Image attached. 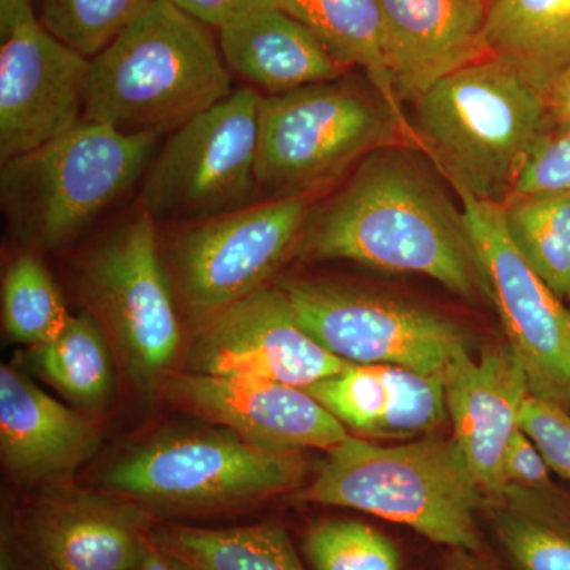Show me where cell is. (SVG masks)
<instances>
[{
	"label": "cell",
	"instance_id": "obj_1",
	"mask_svg": "<svg viewBox=\"0 0 570 570\" xmlns=\"http://www.w3.org/2000/svg\"><path fill=\"white\" fill-rule=\"evenodd\" d=\"M415 151L395 145L365 157L311 213L298 253L428 276L461 298L489 295L463 209Z\"/></svg>",
	"mask_w": 570,
	"mask_h": 570
},
{
	"label": "cell",
	"instance_id": "obj_2",
	"mask_svg": "<svg viewBox=\"0 0 570 570\" xmlns=\"http://www.w3.org/2000/svg\"><path fill=\"white\" fill-rule=\"evenodd\" d=\"M232 92L208 26L170 0H153L91 59L82 121L160 138Z\"/></svg>",
	"mask_w": 570,
	"mask_h": 570
},
{
	"label": "cell",
	"instance_id": "obj_3",
	"mask_svg": "<svg viewBox=\"0 0 570 570\" xmlns=\"http://www.w3.org/2000/svg\"><path fill=\"white\" fill-rule=\"evenodd\" d=\"M551 119L549 92L515 62L490 55L423 94L411 126L455 193L502 205Z\"/></svg>",
	"mask_w": 570,
	"mask_h": 570
},
{
	"label": "cell",
	"instance_id": "obj_4",
	"mask_svg": "<svg viewBox=\"0 0 570 570\" xmlns=\"http://www.w3.org/2000/svg\"><path fill=\"white\" fill-rule=\"evenodd\" d=\"M295 501L358 510L444 549L487 550L480 524L485 498L453 438L379 445L348 436L326 452Z\"/></svg>",
	"mask_w": 570,
	"mask_h": 570
},
{
	"label": "cell",
	"instance_id": "obj_5",
	"mask_svg": "<svg viewBox=\"0 0 570 570\" xmlns=\"http://www.w3.org/2000/svg\"><path fill=\"white\" fill-rule=\"evenodd\" d=\"M419 148L401 107L352 82L262 96L257 181L269 200L314 195L377 149Z\"/></svg>",
	"mask_w": 570,
	"mask_h": 570
},
{
	"label": "cell",
	"instance_id": "obj_6",
	"mask_svg": "<svg viewBox=\"0 0 570 570\" xmlns=\"http://www.w3.org/2000/svg\"><path fill=\"white\" fill-rule=\"evenodd\" d=\"M157 140L82 121L2 163L0 205L10 230L36 249L69 245L138 181Z\"/></svg>",
	"mask_w": 570,
	"mask_h": 570
},
{
	"label": "cell",
	"instance_id": "obj_7",
	"mask_svg": "<svg viewBox=\"0 0 570 570\" xmlns=\"http://www.w3.org/2000/svg\"><path fill=\"white\" fill-rule=\"evenodd\" d=\"M299 452L258 448L232 431L164 434L116 461L104 487L146 509L212 512L302 485Z\"/></svg>",
	"mask_w": 570,
	"mask_h": 570
},
{
	"label": "cell",
	"instance_id": "obj_8",
	"mask_svg": "<svg viewBox=\"0 0 570 570\" xmlns=\"http://www.w3.org/2000/svg\"><path fill=\"white\" fill-rule=\"evenodd\" d=\"M261 99L236 89L168 135L142 184L154 223H202L255 205Z\"/></svg>",
	"mask_w": 570,
	"mask_h": 570
},
{
	"label": "cell",
	"instance_id": "obj_9",
	"mask_svg": "<svg viewBox=\"0 0 570 570\" xmlns=\"http://www.w3.org/2000/svg\"><path fill=\"white\" fill-rule=\"evenodd\" d=\"M156 225L141 212L104 239L81 269L88 311L141 390L163 379L181 346L174 283Z\"/></svg>",
	"mask_w": 570,
	"mask_h": 570
},
{
	"label": "cell",
	"instance_id": "obj_10",
	"mask_svg": "<svg viewBox=\"0 0 570 570\" xmlns=\"http://www.w3.org/2000/svg\"><path fill=\"white\" fill-rule=\"evenodd\" d=\"M303 328L351 365H395L441 374L469 351L466 332L450 318L333 281L277 284Z\"/></svg>",
	"mask_w": 570,
	"mask_h": 570
},
{
	"label": "cell",
	"instance_id": "obj_11",
	"mask_svg": "<svg viewBox=\"0 0 570 570\" xmlns=\"http://www.w3.org/2000/svg\"><path fill=\"white\" fill-rule=\"evenodd\" d=\"M313 195L277 198L195 223L171 243L175 294L194 317L213 316L254 292L298 253Z\"/></svg>",
	"mask_w": 570,
	"mask_h": 570
},
{
	"label": "cell",
	"instance_id": "obj_12",
	"mask_svg": "<svg viewBox=\"0 0 570 570\" xmlns=\"http://www.w3.org/2000/svg\"><path fill=\"white\" fill-rule=\"evenodd\" d=\"M480 269L531 395L570 412V307L524 261L501 205L456 190Z\"/></svg>",
	"mask_w": 570,
	"mask_h": 570
},
{
	"label": "cell",
	"instance_id": "obj_13",
	"mask_svg": "<svg viewBox=\"0 0 570 570\" xmlns=\"http://www.w3.org/2000/svg\"><path fill=\"white\" fill-rule=\"evenodd\" d=\"M91 59L45 28L33 0H0V163L80 126Z\"/></svg>",
	"mask_w": 570,
	"mask_h": 570
},
{
	"label": "cell",
	"instance_id": "obj_14",
	"mask_svg": "<svg viewBox=\"0 0 570 570\" xmlns=\"http://www.w3.org/2000/svg\"><path fill=\"white\" fill-rule=\"evenodd\" d=\"M200 322L190 347L193 373L305 389L352 366L303 328L279 285H266Z\"/></svg>",
	"mask_w": 570,
	"mask_h": 570
},
{
	"label": "cell",
	"instance_id": "obj_15",
	"mask_svg": "<svg viewBox=\"0 0 570 570\" xmlns=\"http://www.w3.org/2000/svg\"><path fill=\"white\" fill-rule=\"evenodd\" d=\"M156 524L130 499L56 487L28 510L21 535L47 570H140Z\"/></svg>",
	"mask_w": 570,
	"mask_h": 570
},
{
	"label": "cell",
	"instance_id": "obj_16",
	"mask_svg": "<svg viewBox=\"0 0 570 570\" xmlns=\"http://www.w3.org/2000/svg\"><path fill=\"white\" fill-rule=\"evenodd\" d=\"M183 411L238 434L258 448L302 452L335 449L347 428L305 389L265 381H238L186 373L165 384Z\"/></svg>",
	"mask_w": 570,
	"mask_h": 570
},
{
	"label": "cell",
	"instance_id": "obj_17",
	"mask_svg": "<svg viewBox=\"0 0 570 570\" xmlns=\"http://www.w3.org/2000/svg\"><path fill=\"white\" fill-rule=\"evenodd\" d=\"M382 51L396 99L415 104L438 81L490 56L491 0H377Z\"/></svg>",
	"mask_w": 570,
	"mask_h": 570
},
{
	"label": "cell",
	"instance_id": "obj_18",
	"mask_svg": "<svg viewBox=\"0 0 570 570\" xmlns=\"http://www.w3.org/2000/svg\"><path fill=\"white\" fill-rule=\"evenodd\" d=\"M445 406L453 439L483 498L505 489L502 460L531 395L527 373L512 348H489L479 358L461 352L444 371Z\"/></svg>",
	"mask_w": 570,
	"mask_h": 570
},
{
	"label": "cell",
	"instance_id": "obj_19",
	"mask_svg": "<svg viewBox=\"0 0 570 570\" xmlns=\"http://www.w3.org/2000/svg\"><path fill=\"white\" fill-rule=\"evenodd\" d=\"M347 430L376 439L417 438L449 419L444 376L395 365H352L307 385Z\"/></svg>",
	"mask_w": 570,
	"mask_h": 570
},
{
	"label": "cell",
	"instance_id": "obj_20",
	"mask_svg": "<svg viewBox=\"0 0 570 570\" xmlns=\"http://www.w3.org/2000/svg\"><path fill=\"white\" fill-rule=\"evenodd\" d=\"M217 43L228 69L268 96L336 81L347 70L273 0H249L220 26Z\"/></svg>",
	"mask_w": 570,
	"mask_h": 570
},
{
	"label": "cell",
	"instance_id": "obj_21",
	"mask_svg": "<svg viewBox=\"0 0 570 570\" xmlns=\"http://www.w3.org/2000/svg\"><path fill=\"white\" fill-rule=\"evenodd\" d=\"M100 444L92 420L47 395L20 371L0 367V452L20 480L58 478L85 463Z\"/></svg>",
	"mask_w": 570,
	"mask_h": 570
},
{
	"label": "cell",
	"instance_id": "obj_22",
	"mask_svg": "<svg viewBox=\"0 0 570 570\" xmlns=\"http://www.w3.org/2000/svg\"><path fill=\"white\" fill-rule=\"evenodd\" d=\"M480 519L505 569L570 570V497L557 487L508 485L485 499Z\"/></svg>",
	"mask_w": 570,
	"mask_h": 570
},
{
	"label": "cell",
	"instance_id": "obj_23",
	"mask_svg": "<svg viewBox=\"0 0 570 570\" xmlns=\"http://www.w3.org/2000/svg\"><path fill=\"white\" fill-rule=\"evenodd\" d=\"M487 45L549 92L570 69V0H491Z\"/></svg>",
	"mask_w": 570,
	"mask_h": 570
},
{
	"label": "cell",
	"instance_id": "obj_24",
	"mask_svg": "<svg viewBox=\"0 0 570 570\" xmlns=\"http://www.w3.org/2000/svg\"><path fill=\"white\" fill-rule=\"evenodd\" d=\"M151 539L195 570H309L277 523L234 528L157 523Z\"/></svg>",
	"mask_w": 570,
	"mask_h": 570
},
{
	"label": "cell",
	"instance_id": "obj_25",
	"mask_svg": "<svg viewBox=\"0 0 570 570\" xmlns=\"http://www.w3.org/2000/svg\"><path fill=\"white\" fill-rule=\"evenodd\" d=\"M316 33L341 66L360 67L385 99L401 107L382 51L377 0H273Z\"/></svg>",
	"mask_w": 570,
	"mask_h": 570
},
{
	"label": "cell",
	"instance_id": "obj_26",
	"mask_svg": "<svg viewBox=\"0 0 570 570\" xmlns=\"http://www.w3.org/2000/svg\"><path fill=\"white\" fill-rule=\"evenodd\" d=\"M41 376L78 406L99 411L115 384L110 340L88 309L71 316L50 343L33 347Z\"/></svg>",
	"mask_w": 570,
	"mask_h": 570
},
{
	"label": "cell",
	"instance_id": "obj_27",
	"mask_svg": "<svg viewBox=\"0 0 570 570\" xmlns=\"http://www.w3.org/2000/svg\"><path fill=\"white\" fill-rule=\"evenodd\" d=\"M501 209L513 245L566 302L570 292V193L512 194Z\"/></svg>",
	"mask_w": 570,
	"mask_h": 570
},
{
	"label": "cell",
	"instance_id": "obj_28",
	"mask_svg": "<svg viewBox=\"0 0 570 570\" xmlns=\"http://www.w3.org/2000/svg\"><path fill=\"white\" fill-rule=\"evenodd\" d=\"M2 318L11 340L32 347L50 343L69 324L61 292L36 255H20L7 269Z\"/></svg>",
	"mask_w": 570,
	"mask_h": 570
},
{
	"label": "cell",
	"instance_id": "obj_29",
	"mask_svg": "<svg viewBox=\"0 0 570 570\" xmlns=\"http://www.w3.org/2000/svg\"><path fill=\"white\" fill-rule=\"evenodd\" d=\"M302 551L309 570H404L395 539L354 519H322L306 528Z\"/></svg>",
	"mask_w": 570,
	"mask_h": 570
},
{
	"label": "cell",
	"instance_id": "obj_30",
	"mask_svg": "<svg viewBox=\"0 0 570 570\" xmlns=\"http://www.w3.org/2000/svg\"><path fill=\"white\" fill-rule=\"evenodd\" d=\"M153 0H33L37 17L88 59L99 55Z\"/></svg>",
	"mask_w": 570,
	"mask_h": 570
},
{
	"label": "cell",
	"instance_id": "obj_31",
	"mask_svg": "<svg viewBox=\"0 0 570 570\" xmlns=\"http://www.w3.org/2000/svg\"><path fill=\"white\" fill-rule=\"evenodd\" d=\"M520 430L542 453L550 471L570 482V412L530 395L521 406Z\"/></svg>",
	"mask_w": 570,
	"mask_h": 570
},
{
	"label": "cell",
	"instance_id": "obj_32",
	"mask_svg": "<svg viewBox=\"0 0 570 570\" xmlns=\"http://www.w3.org/2000/svg\"><path fill=\"white\" fill-rule=\"evenodd\" d=\"M570 193V124L547 132L521 168L515 195ZM510 194V195H512Z\"/></svg>",
	"mask_w": 570,
	"mask_h": 570
},
{
	"label": "cell",
	"instance_id": "obj_33",
	"mask_svg": "<svg viewBox=\"0 0 570 570\" xmlns=\"http://www.w3.org/2000/svg\"><path fill=\"white\" fill-rule=\"evenodd\" d=\"M550 474L549 464L543 460L542 453L519 428L510 439L502 460L505 485L531 490L553 489Z\"/></svg>",
	"mask_w": 570,
	"mask_h": 570
},
{
	"label": "cell",
	"instance_id": "obj_34",
	"mask_svg": "<svg viewBox=\"0 0 570 570\" xmlns=\"http://www.w3.org/2000/svg\"><path fill=\"white\" fill-rule=\"evenodd\" d=\"M170 2L194 20L219 29L249 0H170Z\"/></svg>",
	"mask_w": 570,
	"mask_h": 570
},
{
	"label": "cell",
	"instance_id": "obj_35",
	"mask_svg": "<svg viewBox=\"0 0 570 570\" xmlns=\"http://www.w3.org/2000/svg\"><path fill=\"white\" fill-rule=\"evenodd\" d=\"M448 550V558L439 564L438 570H502L497 561L491 560L489 550Z\"/></svg>",
	"mask_w": 570,
	"mask_h": 570
},
{
	"label": "cell",
	"instance_id": "obj_36",
	"mask_svg": "<svg viewBox=\"0 0 570 570\" xmlns=\"http://www.w3.org/2000/svg\"><path fill=\"white\" fill-rule=\"evenodd\" d=\"M551 118L560 126L570 124V69L553 82L549 91Z\"/></svg>",
	"mask_w": 570,
	"mask_h": 570
},
{
	"label": "cell",
	"instance_id": "obj_37",
	"mask_svg": "<svg viewBox=\"0 0 570 570\" xmlns=\"http://www.w3.org/2000/svg\"><path fill=\"white\" fill-rule=\"evenodd\" d=\"M140 570H195L190 568L189 564L176 558L175 554L168 553L157 547L156 543L153 542L149 546L148 551H146L145 560H142V564Z\"/></svg>",
	"mask_w": 570,
	"mask_h": 570
},
{
	"label": "cell",
	"instance_id": "obj_38",
	"mask_svg": "<svg viewBox=\"0 0 570 570\" xmlns=\"http://www.w3.org/2000/svg\"><path fill=\"white\" fill-rule=\"evenodd\" d=\"M566 302H568V305L570 307V292H569L568 298H566Z\"/></svg>",
	"mask_w": 570,
	"mask_h": 570
}]
</instances>
